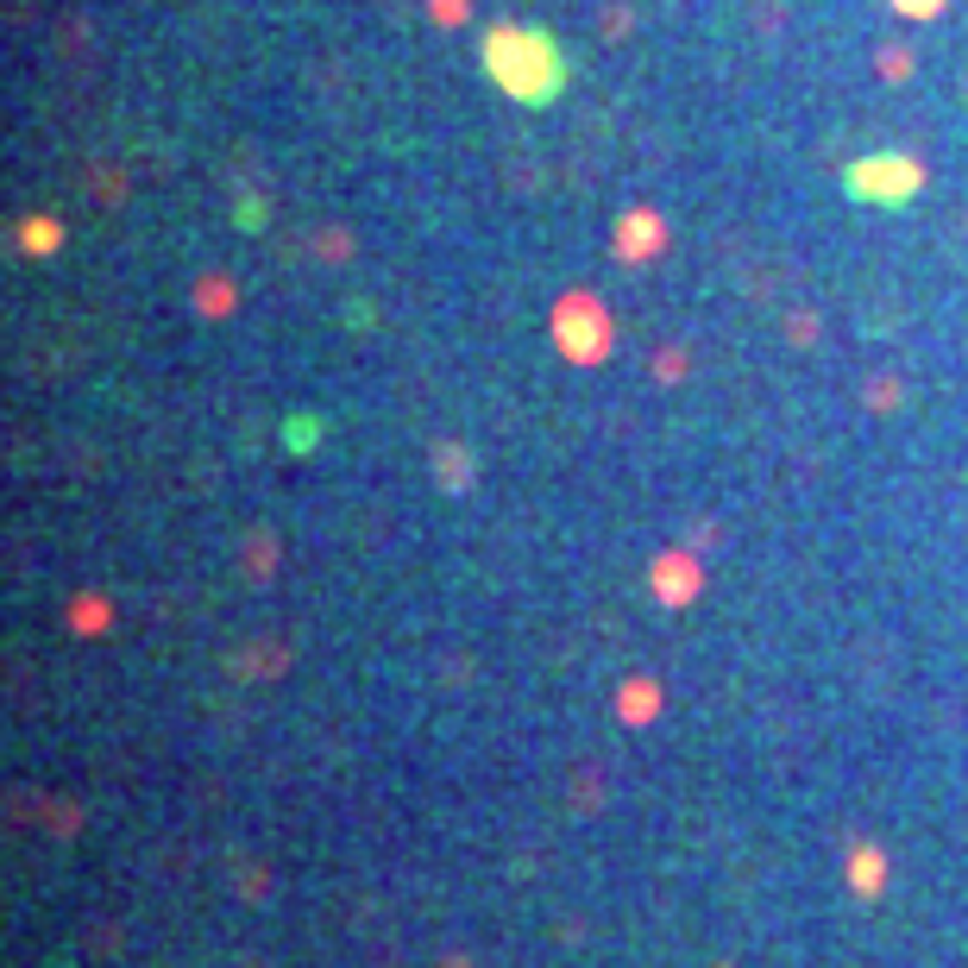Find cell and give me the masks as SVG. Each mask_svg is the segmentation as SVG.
<instances>
[{
	"label": "cell",
	"instance_id": "3957f363",
	"mask_svg": "<svg viewBox=\"0 0 968 968\" xmlns=\"http://www.w3.org/2000/svg\"><path fill=\"white\" fill-rule=\"evenodd\" d=\"M849 189L862 202H906L918 189V171H912L906 157H868V164H855L849 171Z\"/></svg>",
	"mask_w": 968,
	"mask_h": 968
},
{
	"label": "cell",
	"instance_id": "6da1fadb",
	"mask_svg": "<svg viewBox=\"0 0 968 968\" xmlns=\"http://www.w3.org/2000/svg\"><path fill=\"white\" fill-rule=\"evenodd\" d=\"M484 63H491V76L504 82L516 101H547L560 89V58H554V44L542 32H491L484 44Z\"/></svg>",
	"mask_w": 968,
	"mask_h": 968
},
{
	"label": "cell",
	"instance_id": "7a4b0ae2",
	"mask_svg": "<svg viewBox=\"0 0 968 968\" xmlns=\"http://www.w3.org/2000/svg\"><path fill=\"white\" fill-rule=\"evenodd\" d=\"M554 333H560V347L573 352V359H598V352L610 347L604 309L591 302V296H566V302H560V315H554Z\"/></svg>",
	"mask_w": 968,
	"mask_h": 968
},
{
	"label": "cell",
	"instance_id": "277c9868",
	"mask_svg": "<svg viewBox=\"0 0 968 968\" xmlns=\"http://www.w3.org/2000/svg\"><path fill=\"white\" fill-rule=\"evenodd\" d=\"M899 7H906V13H937L944 0H899Z\"/></svg>",
	"mask_w": 968,
	"mask_h": 968
}]
</instances>
